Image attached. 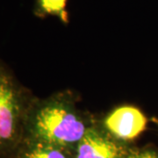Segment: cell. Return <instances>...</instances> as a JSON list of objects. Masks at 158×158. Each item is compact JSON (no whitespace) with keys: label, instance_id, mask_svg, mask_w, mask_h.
<instances>
[{"label":"cell","instance_id":"obj_3","mask_svg":"<svg viewBox=\"0 0 158 158\" xmlns=\"http://www.w3.org/2000/svg\"><path fill=\"white\" fill-rule=\"evenodd\" d=\"M98 121L105 132L124 144L135 141L146 131L148 118L136 106L121 105L112 109Z\"/></svg>","mask_w":158,"mask_h":158},{"label":"cell","instance_id":"obj_7","mask_svg":"<svg viewBox=\"0 0 158 158\" xmlns=\"http://www.w3.org/2000/svg\"><path fill=\"white\" fill-rule=\"evenodd\" d=\"M126 158H158V151L152 148L130 149Z\"/></svg>","mask_w":158,"mask_h":158},{"label":"cell","instance_id":"obj_9","mask_svg":"<svg viewBox=\"0 0 158 158\" xmlns=\"http://www.w3.org/2000/svg\"><path fill=\"white\" fill-rule=\"evenodd\" d=\"M156 124H157V125H158V123H156Z\"/></svg>","mask_w":158,"mask_h":158},{"label":"cell","instance_id":"obj_1","mask_svg":"<svg viewBox=\"0 0 158 158\" xmlns=\"http://www.w3.org/2000/svg\"><path fill=\"white\" fill-rule=\"evenodd\" d=\"M96 120L80 107L78 95L73 90H60L44 98L36 97L29 111L25 141L75 150Z\"/></svg>","mask_w":158,"mask_h":158},{"label":"cell","instance_id":"obj_8","mask_svg":"<svg viewBox=\"0 0 158 158\" xmlns=\"http://www.w3.org/2000/svg\"><path fill=\"white\" fill-rule=\"evenodd\" d=\"M154 119H155V121H156V123H158V118H155Z\"/></svg>","mask_w":158,"mask_h":158},{"label":"cell","instance_id":"obj_4","mask_svg":"<svg viewBox=\"0 0 158 158\" xmlns=\"http://www.w3.org/2000/svg\"><path fill=\"white\" fill-rule=\"evenodd\" d=\"M128 150L96 122L87 130L74 150V158H126Z\"/></svg>","mask_w":158,"mask_h":158},{"label":"cell","instance_id":"obj_5","mask_svg":"<svg viewBox=\"0 0 158 158\" xmlns=\"http://www.w3.org/2000/svg\"><path fill=\"white\" fill-rule=\"evenodd\" d=\"M69 150L39 141H25L12 158H70Z\"/></svg>","mask_w":158,"mask_h":158},{"label":"cell","instance_id":"obj_2","mask_svg":"<svg viewBox=\"0 0 158 158\" xmlns=\"http://www.w3.org/2000/svg\"><path fill=\"white\" fill-rule=\"evenodd\" d=\"M35 98L0 58V158L13 157L25 141L27 120Z\"/></svg>","mask_w":158,"mask_h":158},{"label":"cell","instance_id":"obj_6","mask_svg":"<svg viewBox=\"0 0 158 158\" xmlns=\"http://www.w3.org/2000/svg\"><path fill=\"white\" fill-rule=\"evenodd\" d=\"M67 5L68 0H35L33 12L39 19L54 16L58 18L62 24L68 25L69 16Z\"/></svg>","mask_w":158,"mask_h":158}]
</instances>
